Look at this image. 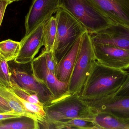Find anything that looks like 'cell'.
<instances>
[{"label":"cell","instance_id":"6da1fadb","mask_svg":"<svg viewBox=\"0 0 129 129\" xmlns=\"http://www.w3.org/2000/svg\"><path fill=\"white\" fill-rule=\"evenodd\" d=\"M129 73L95 61L79 96L85 101L99 100L115 94Z\"/></svg>","mask_w":129,"mask_h":129},{"label":"cell","instance_id":"7a4b0ae2","mask_svg":"<svg viewBox=\"0 0 129 129\" xmlns=\"http://www.w3.org/2000/svg\"><path fill=\"white\" fill-rule=\"evenodd\" d=\"M46 113V120L40 125L45 129L50 123L74 119L93 121L94 114L87 103L78 95H64L43 106Z\"/></svg>","mask_w":129,"mask_h":129},{"label":"cell","instance_id":"3957f363","mask_svg":"<svg viewBox=\"0 0 129 129\" xmlns=\"http://www.w3.org/2000/svg\"><path fill=\"white\" fill-rule=\"evenodd\" d=\"M56 17L57 31L52 53L57 64L77 41L87 31L79 20L62 8H59Z\"/></svg>","mask_w":129,"mask_h":129},{"label":"cell","instance_id":"277c9868","mask_svg":"<svg viewBox=\"0 0 129 129\" xmlns=\"http://www.w3.org/2000/svg\"><path fill=\"white\" fill-rule=\"evenodd\" d=\"M95 61L91 35L85 32L81 37L78 56L68 82L70 94L79 95Z\"/></svg>","mask_w":129,"mask_h":129},{"label":"cell","instance_id":"5b68a950","mask_svg":"<svg viewBox=\"0 0 129 129\" xmlns=\"http://www.w3.org/2000/svg\"><path fill=\"white\" fill-rule=\"evenodd\" d=\"M10 82L14 83L21 88L38 95L43 106L54 100L53 95L44 85L33 75L31 62L17 63L14 60L8 62Z\"/></svg>","mask_w":129,"mask_h":129},{"label":"cell","instance_id":"8992f818","mask_svg":"<svg viewBox=\"0 0 129 129\" xmlns=\"http://www.w3.org/2000/svg\"><path fill=\"white\" fill-rule=\"evenodd\" d=\"M59 6L79 20L90 34L111 25L87 0H58Z\"/></svg>","mask_w":129,"mask_h":129},{"label":"cell","instance_id":"52a82bcc","mask_svg":"<svg viewBox=\"0 0 129 129\" xmlns=\"http://www.w3.org/2000/svg\"><path fill=\"white\" fill-rule=\"evenodd\" d=\"M31 65L34 76L47 87L54 99L70 94L68 83L60 82L54 73L48 68L43 52L42 51L38 57L33 59Z\"/></svg>","mask_w":129,"mask_h":129},{"label":"cell","instance_id":"ba28073f","mask_svg":"<svg viewBox=\"0 0 129 129\" xmlns=\"http://www.w3.org/2000/svg\"><path fill=\"white\" fill-rule=\"evenodd\" d=\"M111 25L129 27V0H87Z\"/></svg>","mask_w":129,"mask_h":129},{"label":"cell","instance_id":"9c48e42d","mask_svg":"<svg viewBox=\"0 0 129 129\" xmlns=\"http://www.w3.org/2000/svg\"><path fill=\"white\" fill-rule=\"evenodd\" d=\"M93 44L97 61L113 69H129V50L111 45Z\"/></svg>","mask_w":129,"mask_h":129},{"label":"cell","instance_id":"30bf717a","mask_svg":"<svg viewBox=\"0 0 129 129\" xmlns=\"http://www.w3.org/2000/svg\"><path fill=\"white\" fill-rule=\"evenodd\" d=\"M84 101L93 114L107 112L122 119H129V96L114 94L99 100Z\"/></svg>","mask_w":129,"mask_h":129},{"label":"cell","instance_id":"8fae6325","mask_svg":"<svg viewBox=\"0 0 129 129\" xmlns=\"http://www.w3.org/2000/svg\"><path fill=\"white\" fill-rule=\"evenodd\" d=\"M47 20L37 26L20 41L19 54L14 61L17 63L27 64L31 62L44 46L45 25Z\"/></svg>","mask_w":129,"mask_h":129},{"label":"cell","instance_id":"7c38bea8","mask_svg":"<svg viewBox=\"0 0 129 129\" xmlns=\"http://www.w3.org/2000/svg\"><path fill=\"white\" fill-rule=\"evenodd\" d=\"M59 8L58 0H33L25 20V34L47 20Z\"/></svg>","mask_w":129,"mask_h":129},{"label":"cell","instance_id":"4fadbf2b","mask_svg":"<svg viewBox=\"0 0 129 129\" xmlns=\"http://www.w3.org/2000/svg\"><path fill=\"white\" fill-rule=\"evenodd\" d=\"M90 34L93 43L111 45L129 50V27L110 25L98 32Z\"/></svg>","mask_w":129,"mask_h":129},{"label":"cell","instance_id":"5bb4252c","mask_svg":"<svg viewBox=\"0 0 129 129\" xmlns=\"http://www.w3.org/2000/svg\"><path fill=\"white\" fill-rule=\"evenodd\" d=\"M81 38L77 41L57 64L54 74L60 82L68 83L69 82L78 56Z\"/></svg>","mask_w":129,"mask_h":129},{"label":"cell","instance_id":"9a60e30c","mask_svg":"<svg viewBox=\"0 0 129 129\" xmlns=\"http://www.w3.org/2000/svg\"><path fill=\"white\" fill-rule=\"evenodd\" d=\"M93 122L97 129H129L123 120L107 112L94 113Z\"/></svg>","mask_w":129,"mask_h":129},{"label":"cell","instance_id":"2e32d148","mask_svg":"<svg viewBox=\"0 0 129 129\" xmlns=\"http://www.w3.org/2000/svg\"><path fill=\"white\" fill-rule=\"evenodd\" d=\"M0 95H1L8 103L13 109L14 113L36 120L38 119L36 116L27 111L17 95L13 92L10 88H8L0 84Z\"/></svg>","mask_w":129,"mask_h":129},{"label":"cell","instance_id":"e0dca14e","mask_svg":"<svg viewBox=\"0 0 129 129\" xmlns=\"http://www.w3.org/2000/svg\"><path fill=\"white\" fill-rule=\"evenodd\" d=\"M45 129H97L93 121L81 119H74L50 123Z\"/></svg>","mask_w":129,"mask_h":129},{"label":"cell","instance_id":"ac0fdd59","mask_svg":"<svg viewBox=\"0 0 129 129\" xmlns=\"http://www.w3.org/2000/svg\"><path fill=\"white\" fill-rule=\"evenodd\" d=\"M57 31V20L56 16H52L47 20L44 27V46L42 50L53 51Z\"/></svg>","mask_w":129,"mask_h":129},{"label":"cell","instance_id":"d6986e66","mask_svg":"<svg viewBox=\"0 0 129 129\" xmlns=\"http://www.w3.org/2000/svg\"><path fill=\"white\" fill-rule=\"evenodd\" d=\"M15 121L0 122V129H39L38 120L30 117L22 116Z\"/></svg>","mask_w":129,"mask_h":129},{"label":"cell","instance_id":"ffe728a7","mask_svg":"<svg viewBox=\"0 0 129 129\" xmlns=\"http://www.w3.org/2000/svg\"><path fill=\"white\" fill-rule=\"evenodd\" d=\"M20 43L11 39L0 42V54L7 62L14 60L18 55Z\"/></svg>","mask_w":129,"mask_h":129},{"label":"cell","instance_id":"44dd1931","mask_svg":"<svg viewBox=\"0 0 129 129\" xmlns=\"http://www.w3.org/2000/svg\"><path fill=\"white\" fill-rule=\"evenodd\" d=\"M10 88L18 97L30 103L43 107V104L40 101L37 95L32 94L29 92L21 88L14 83L10 82Z\"/></svg>","mask_w":129,"mask_h":129},{"label":"cell","instance_id":"7402d4cb","mask_svg":"<svg viewBox=\"0 0 129 129\" xmlns=\"http://www.w3.org/2000/svg\"><path fill=\"white\" fill-rule=\"evenodd\" d=\"M0 84L5 87H10L8 62L0 54Z\"/></svg>","mask_w":129,"mask_h":129},{"label":"cell","instance_id":"603a6c76","mask_svg":"<svg viewBox=\"0 0 129 129\" xmlns=\"http://www.w3.org/2000/svg\"><path fill=\"white\" fill-rule=\"evenodd\" d=\"M42 52L44 53L45 60L47 67L49 69L54 73L57 63L54 58L52 51L47 52L42 50Z\"/></svg>","mask_w":129,"mask_h":129},{"label":"cell","instance_id":"cb8c5ba5","mask_svg":"<svg viewBox=\"0 0 129 129\" xmlns=\"http://www.w3.org/2000/svg\"><path fill=\"white\" fill-rule=\"evenodd\" d=\"M115 95L129 96V73L127 79Z\"/></svg>","mask_w":129,"mask_h":129},{"label":"cell","instance_id":"d4e9b609","mask_svg":"<svg viewBox=\"0 0 129 129\" xmlns=\"http://www.w3.org/2000/svg\"><path fill=\"white\" fill-rule=\"evenodd\" d=\"M14 113L13 111L7 101L0 95V113Z\"/></svg>","mask_w":129,"mask_h":129},{"label":"cell","instance_id":"484cf974","mask_svg":"<svg viewBox=\"0 0 129 129\" xmlns=\"http://www.w3.org/2000/svg\"><path fill=\"white\" fill-rule=\"evenodd\" d=\"M22 116V115L16 113H0V122L7 120L20 118Z\"/></svg>","mask_w":129,"mask_h":129},{"label":"cell","instance_id":"4316f807","mask_svg":"<svg viewBox=\"0 0 129 129\" xmlns=\"http://www.w3.org/2000/svg\"><path fill=\"white\" fill-rule=\"evenodd\" d=\"M9 4L8 0H0V26L2 22L7 6Z\"/></svg>","mask_w":129,"mask_h":129},{"label":"cell","instance_id":"83f0119b","mask_svg":"<svg viewBox=\"0 0 129 129\" xmlns=\"http://www.w3.org/2000/svg\"><path fill=\"white\" fill-rule=\"evenodd\" d=\"M124 122L126 123L129 126V119H126L123 120Z\"/></svg>","mask_w":129,"mask_h":129},{"label":"cell","instance_id":"f1b7e54d","mask_svg":"<svg viewBox=\"0 0 129 129\" xmlns=\"http://www.w3.org/2000/svg\"><path fill=\"white\" fill-rule=\"evenodd\" d=\"M9 1V4H11L12 2H14L18 1H20V0H8Z\"/></svg>","mask_w":129,"mask_h":129}]
</instances>
